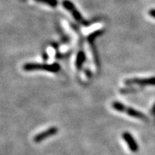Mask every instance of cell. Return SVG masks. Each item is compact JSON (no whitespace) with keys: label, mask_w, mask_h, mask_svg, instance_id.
I'll return each mask as SVG.
<instances>
[{"label":"cell","mask_w":155,"mask_h":155,"mask_svg":"<svg viewBox=\"0 0 155 155\" xmlns=\"http://www.w3.org/2000/svg\"><path fill=\"white\" fill-rule=\"evenodd\" d=\"M139 89L137 88H132L131 86H128V88H123L120 90V92L123 94H135V93L139 92Z\"/></svg>","instance_id":"10"},{"label":"cell","mask_w":155,"mask_h":155,"mask_svg":"<svg viewBox=\"0 0 155 155\" xmlns=\"http://www.w3.org/2000/svg\"><path fill=\"white\" fill-rule=\"evenodd\" d=\"M23 71L26 72L35 71H45L49 73H58L61 68L58 63H26L22 66Z\"/></svg>","instance_id":"1"},{"label":"cell","mask_w":155,"mask_h":155,"mask_svg":"<svg viewBox=\"0 0 155 155\" xmlns=\"http://www.w3.org/2000/svg\"><path fill=\"white\" fill-rule=\"evenodd\" d=\"M86 71H85V73L86 74V75H87L88 78H90L91 77V75H92V74H91V72H90V70H88V69H86L85 70Z\"/></svg>","instance_id":"12"},{"label":"cell","mask_w":155,"mask_h":155,"mask_svg":"<svg viewBox=\"0 0 155 155\" xmlns=\"http://www.w3.org/2000/svg\"><path fill=\"white\" fill-rule=\"evenodd\" d=\"M59 132V128L57 127L52 126L50 127L47 130L45 131H41V132L38 133L37 135L33 137V141L34 143H40L41 142H43L45 139H48V138H50L51 136H54L57 133Z\"/></svg>","instance_id":"5"},{"label":"cell","mask_w":155,"mask_h":155,"mask_svg":"<svg viewBox=\"0 0 155 155\" xmlns=\"http://www.w3.org/2000/svg\"><path fill=\"white\" fill-rule=\"evenodd\" d=\"M111 105H112L113 110L121 112V113H124V114H127L132 118L138 119V120H148L147 116L144 113H143L140 111L136 110L135 108H132V107L125 105V104H123L122 102L115 101L112 102Z\"/></svg>","instance_id":"2"},{"label":"cell","mask_w":155,"mask_h":155,"mask_svg":"<svg viewBox=\"0 0 155 155\" xmlns=\"http://www.w3.org/2000/svg\"><path fill=\"white\" fill-rule=\"evenodd\" d=\"M150 112L152 113V114L153 115V116H155V103L153 104V105L152 106V108H151V110H150Z\"/></svg>","instance_id":"13"},{"label":"cell","mask_w":155,"mask_h":155,"mask_svg":"<svg viewBox=\"0 0 155 155\" xmlns=\"http://www.w3.org/2000/svg\"><path fill=\"white\" fill-rule=\"evenodd\" d=\"M62 5H63V8L66 10H68V12L71 13V16L73 17L74 19L77 21L78 23H79L80 25H82L83 26H88L90 25V21L85 19L82 16L81 13L78 11L74 4L71 1V0H63L62 1Z\"/></svg>","instance_id":"3"},{"label":"cell","mask_w":155,"mask_h":155,"mask_svg":"<svg viewBox=\"0 0 155 155\" xmlns=\"http://www.w3.org/2000/svg\"><path fill=\"white\" fill-rule=\"evenodd\" d=\"M122 138L124 140L125 143L127 144L129 150H130L131 152L135 153V152H137V151L139 150V145H138L136 140H135V138L132 136V135H131V133L128 132V131H124V132H123Z\"/></svg>","instance_id":"6"},{"label":"cell","mask_w":155,"mask_h":155,"mask_svg":"<svg viewBox=\"0 0 155 155\" xmlns=\"http://www.w3.org/2000/svg\"><path fill=\"white\" fill-rule=\"evenodd\" d=\"M86 61V52L83 49L78 50L76 55L75 59V68L78 71H81L83 68V66Z\"/></svg>","instance_id":"7"},{"label":"cell","mask_w":155,"mask_h":155,"mask_svg":"<svg viewBox=\"0 0 155 155\" xmlns=\"http://www.w3.org/2000/svg\"><path fill=\"white\" fill-rule=\"evenodd\" d=\"M37 3H41V4L46 5L50 7L55 8L59 4V1L58 0H33Z\"/></svg>","instance_id":"9"},{"label":"cell","mask_w":155,"mask_h":155,"mask_svg":"<svg viewBox=\"0 0 155 155\" xmlns=\"http://www.w3.org/2000/svg\"><path fill=\"white\" fill-rule=\"evenodd\" d=\"M126 86H155V76L149 78H127L124 81Z\"/></svg>","instance_id":"4"},{"label":"cell","mask_w":155,"mask_h":155,"mask_svg":"<svg viewBox=\"0 0 155 155\" xmlns=\"http://www.w3.org/2000/svg\"><path fill=\"white\" fill-rule=\"evenodd\" d=\"M43 58H44V59H45V60H47L48 59V55H47V53H46V52H45V54H43Z\"/></svg>","instance_id":"14"},{"label":"cell","mask_w":155,"mask_h":155,"mask_svg":"<svg viewBox=\"0 0 155 155\" xmlns=\"http://www.w3.org/2000/svg\"><path fill=\"white\" fill-rule=\"evenodd\" d=\"M104 29H97V30L94 31L93 33H90V34L87 37L88 42H89L90 45H93L94 41L96 40L97 37H100L101 35H102L103 33H104Z\"/></svg>","instance_id":"8"},{"label":"cell","mask_w":155,"mask_h":155,"mask_svg":"<svg viewBox=\"0 0 155 155\" xmlns=\"http://www.w3.org/2000/svg\"><path fill=\"white\" fill-rule=\"evenodd\" d=\"M148 14H149V15L151 18H153L155 19V9H150L149 10Z\"/></svg>","instance_id":"11"}]
</instances>
